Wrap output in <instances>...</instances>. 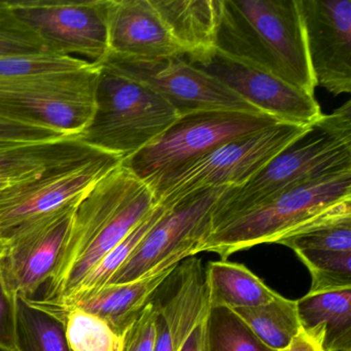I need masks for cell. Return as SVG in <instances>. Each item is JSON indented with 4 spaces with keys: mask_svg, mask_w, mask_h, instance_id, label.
<instances>
[{
    "mask_svg": "<svg viewBox=\"0 0 351 351\" xmlns=\"http://www.w3.org/2000/svg\"><path fill=\"white\" fill-rule=\"evenodd\" d=\"M203 324L204 322L193 330L180 351H205L204 324Z\"/></svg>",
    "mask_w": 351,
    "mask_h": 351,
    "instance_id": "e575fe53",
    "label": "cell"
},
{
    "mask_svg": "<svg viewBox=\"0 0 351 351\" xmlns=\"http://www.w3.org/2000/svg\"><path fill=\"white\" fill-rule=\"evenodd\" d=\"M311 276L309 291H332L351 287V252H295Z\"/></svg>",
    "mask_w": 351,
    "mask_h": 351,
    "instance_id": "f1b7e54d",
    "label": "cell"
},
{
    "mask_svg": "<svg viewBox=\"0 0 351 351\" xmlns=\"http://www.w3.org/2000/svg\"><path fill=\"white\" fill-rule=\"evenodd\" d=\"M156 342V311L149 302L123 335L122 351H155Z\"/></svg>",
    "mask_w": 351,
    "mask_h": 351,
    "instance_id": "4dcf8cb0",
    "label": "cell"
},
{
    "mask_svg": "<svg viewBox=\"0 0 351 351\" xmlns=\"http://www.w3.org/2000/svg\"><path fill=\"white\" fill-rule=\"evenodd\" d=\"M38 176L0 170V193L9 188V186H13V184H19V182H24V180H32V178H38Z\"/></svg>",
    "mask_w": 351,
    "mask_h": 351,
    "instance_id": "d590c367",
    "label": "cell"
},
{
    "mask_svg": "<svg viewBox=\"0 0 351 351\" xmlns=\"http://www.w3.org/2000/svg\"><path fill=\"white\" fill-rule=\"evenodd\" d=\"M295 301L302 330L322 351H351V287L308 291Z\"/></svg>",
    "mask_w": 351,
    "mask_h": 351,
    "instance_id": "ac0fdd59",
    "label": "cell"
},
{
    "mask_svg": "<svg viewBox=\"0 0 351 351\" xmlns=\"http://www.w3.org/2000/svg\"><path fill=\"white\" fill-rule=\"evenodd\" d=\"M178 117L171 104L147 86L100 65L93 114L80 138L123 161L155 141Z\"/></svg>",
    "mask_w": 351,
    "mask_h": 351,
    "instance_id": "277c9868",
    "label": "cell"
},
{
    "mask_svg": "<svg viewBox=\"0 0 351 351\" xmlns=\"http://www.w3.org/2000/svg\"><path fill=\"white\" fill-rule=\"evenodd\" d=\"M205 268L210 307H256L279 295L244 265L219 260L209 262Z\"/></svg>",
    "mask_w": 351,
    "mask_h": 351,
    "instance_id": "7402d4cb",
    "label": "cell"
},
{
    "mask_svg": "<svg viewBox=\"0 0 351 351\" xmlns=\"http://www.w3.org/2000/svg\"><path fill=\"white\" fill-rule=\"evenodd\" d=\"M79 201L32 221L0 244V273L14 295L34 300L53 278Z\"/></svg>",
    "mask_w": 351,
    "mask_h": 351,
    "instance_id": "4fadbf2b",
    "label": "cell"
},
{
    "mask_svg": "<svg viewBox=\"0 0 351 351\" xmlns=\"http://www.w3.org/2000/svg\"><path fill=\"white\" fill-rule=\"evenodd\" d=\"M80 136L44 143H0V170L38 176L97 153Z\"/></svg>",
    "mask_w": 351,
    "mask_h": 351,
    "instance_id": "44dd1931",
    "label": "cell"
},
{
    "mask_svg": "<svg viewBox=\"0 0 351 351\" xmlns=\"http://www.w3.org/2000/svg\"><path fill=\"white\" fill-rule=\"evenodd\" d=\"M310 69L332 95L351 92V0H298Z\"/></svg>",
    "mask_w": 351,
    "mask_h": 351,
    "instance_id": "9a60e30c",
    "label": "cell"
},
{
    "mask_svg": "<svg viewBox=\"0 0 351 351\" xmlns=\"http://www.w3.org/2000/svg\"><path fill=\"white\" fill-rule=\"evenodd\" d=\"M108 54L141 60L186 56L152 0H110Z\"/></svg>",
    "mask_w": 351,
    "mask_h": 351,
    "instance_id": "e0dca14e",
    "label": "cell"
},
{
    "mask_svg": "<svg viewBox=\"0 0 351 351\" xmlns=\"http://www.w3.org/2000/svg\"><path fill=\"white\" fill-rule=\"evenodd\" d=\"M51 54L42 38L0 0V59L38 57Z\"/></svg>",
    "mask_w": 351,
    "mask_h": 351,
    "instance_id": "f546056e",
    "label": "cell"
},
{
    "mask_svg": "<svg viewBox=\"0 0 351 351\" xmlns=\"http://www.w3.org/2000/svg\"><path fill=\"white\" fill-rule=\"evenodd\" d=\"M234 311L258 339L275 351L285 348L302 330L297 301L281 295L264 305Z\"/></svg>",
    "mask_w": 351,
    "mask_h": 351,
    "instance_id": "484cf974",
    "label": "cell"
},
{
    "mask_svg": "<svg viewBox=\"0 0 351 351\" xmlns=\"http://www.w3.org/2000/svg\"><path fill=\"white\" fill-rule=\"evenodd\" d=\"M174 267L176 265L167 270L131 282L106 285L94 293L63 305L75 306L102 318L117 334L123 337Z\"/></svg>",
    "mask_w": 351,
    "mask_h": 351,
    "instance_id": "d6986e66",
    "label": "cell"
},
{
    "mask_svg": "<svg viewBox=\"0 0 351 351\" xmlns=\"http://www.w3.org/2000/svg\"><path fill=\"white\" fill-rule=\"evenodd\" d=\"M277 351H322V348L315 339L301 330L285 348Z\"/></svg>",
    "mask_w": 351,
    "mask_h": 351,
    "instance_id": "836d02e7",
    "label": "cell"
},
{
    "mask_svg": "<svg viewBox=\"0 0 351 351\" xmlns=\"http://www.w3.org/2000/svg\"><path fill=\"white\" fill-rule=\"evenodd\" d=\"M229 188L205 189L165 206V213L108 285L131 282L157 274L199 254L210 234L215 204Z\"/></svg>",
    "mask_w": 351,
    "mask_h": 351,
    "instance_id": "9c48e42d",
    "label": "cell"
},
{
    "mask_svg": "<svg viewBox=\"0 0 351 351\" xmlns=\"http://www.w3.org/2000/svg\"><path fill=\"white\" fill-rule=\"evenodd\" d=\"M104 66L147 86L173 106L178 116L206 110L264 112L184 57L141 60L108 54Z\"/></svg>",
    "mask_w": 351,
    "mask_h": 351,
    "instance_id": "7c38bea8",
    "label": "cell"
},
{
    "mask_svg": "<svg viewBox=\"0 0 351 351\" xmlns=\"http://www.w3.org/2000/svg\"><path fill=\"white\" fill-rule=\"evenodd\" d=\"M29 301L63 322L71 350L122 351L123 337L117 334L102 318L75 306L42 299Z\"/></svg>",
    "mask_w": 351,
    "mask_h": 351,
    "instance_id": "cb8c5ba5",
    "label": "cell"
},
{
    "mask_svg": "<svg viewBox=\"0 0 351 351\" xmlns=\"http://www.w3.org/2000/svg\"><path fill=\"white\" fill-rule=\"evenodd\" d=\"M346 171H351L350 100L322 114L250 182L228 189L213 209L211 232L287 191Z\"/></svg>",
    "mask_w": 351,
    "mask_h": 351,
    "instance_id": "3957f363",
    "label": "cell"
},
{
    "mask_svg": "<svg viewBox=\"0 0 351 351\" xmlns=\"http://www.w3.org/2000/svg\"><path fill=\"white\" fill-rule=\"evenodd\" d=\"M215 48L314 95L298 0H217Z\"/></svg>",
    "mask_w": 351,
    "mask_h": 351,
    "instance_id": "7a4b0ae2",
    "label": "cell"
},
{
    "mask_svg": "<svg viewBox=\"0 0 351 351\" xmlns=\"http://www.w3.org/2000/svg\"><path fill=\"white\" fill-rule=\"evenodd\" d=\"M149 303L156 311L155 351H180L210 307L202 260L194 256L178 263Z\"/></svg>",
    "mask_w": 351,
    "mask_h": 351,
    "instance_id": "2e32d148",
    "label": "cell"
},
{
    "mask_svg": "<svg viewBox=\"0 0 351 351\" xmlns=\"http://www.w3.org/2000/svg\"><path fill=\"white\" fill-rule=\"evenodd\" d=\"M167 207L156 204V206L153 207L152 210L143 217V221L94 267L93 270L77 287L75 293L66 301L60 304L71 303L83 295H89L106 287L112 275L128 260L129 256L133 254L145 235L149 233V230L161 219Z\"/></svg>",
    "mask_w": 351,
    "mask_h": 351,
    "instance_id": "83f0119b",
    "label": "cell"
},
{
    "mask_svg": "<svg viewBox=\"0 0 351 351\" xmlns=\"http://www.w3.org/2000/svg\"><path fill=\"white\" fill-rule=\"evenodd\" d=\"M203 324L205 351H275L226 306L209 307Z\"/></svg>",
    "mask_w": 351,
    "mask_h": 351,
    "instance_id": "4316f807",
    "label": "cell"
},
{
    "mask_svg": "<svg viewBox=\"0 0 351 351\" xmlns=\"http://www.w3.org/2000/svg\"><path fill=\"white\" fill-rule=\"evenodd\" d=\"M155 206L151 190L122 163L108 172L77 202L66 247L42 300L66 301Z\"/></svg>",
    "mask_w": 351,
    "mask_h": 351,
    "instance_id": "6da1fadb",
    "label": "cell"
},
{
    "mask_svg": "<svg viewBox=\"0 0 351 351\" xmlns=\"http://www.w3.org/2000/svg\"><path fill=\"white\" fill-rule=\"evenodd\" d=\"M184 59L279 122L311 126L324 114L314 95L215 48L184 56Z\"/></svg>",
    "mask_w": 351,
    "mask_h": 351,
    "instance_id": "5bb4252c",
    "label": "cell"
},
{
    "mask_svg": "<svg viewBox=\"0 0 351 351\" xmlns=\"http://www.w3.org/2000/svg\"><path fill=\"white\" fill-rule=\"evenodd\" d=\"M121 163L119 156L97 152L3 190L0 193V244L32 221L79 201Z\"/></svg>",
    "mask_w": 351,
    "mask_h": 351,
    "instance_id": "30bf717a",
    "label": "cell"
},
{
    "mask_svg": "<svg viewBox=\"0 0 351 351\" xmlns=\"http://www.w3.org/2000/svg\"><path fill=\"white\" fill-rule=\"evenodd\" d=\"M69 136L51 127L0 121V143H44Z\"/></svg>",
    "mask_w": 351,
    "mask_h": 351,
    "instance_id": "1f68e13d",
    "label": "cell"
},
{
    "mask_svg": "<svg viewBox=\"0 0 351 351\" xmlns=\"http://www.w3.org/2000/svg\"><path fill=\"white\" fill-rule=\"evenodd\" d=\"M277 244L293 252H351V199L281 238Z\"/></svg>",
    "mask_w": 351,
    "mask_h": 351,
    "instance_id": "603a6c76",
    "label": "cell"
},
{
    "mask_svg": "<svg viewBox=\"0 0 351 351\" xmlns=\"http://www.w3.org/2000/svg\"><path fill=\"white\" fill-rule=\"evenodd\" d=\"M186 56L215 48L217 0H152Z\"/></svg>",
    "mask_w": 351,
    "mask_h": 351,
    "instance_id": "ffe728a7",
    "label": "cell"
},
{
    "mask_svg": "<svg viewBox=\"0 0 351 351\" xmlns=\"http://www.w3.org/2000/svg\"><path fill=\"white\" fill-rule=\"evenodd\" d=\"M99 67L27 77L0 75V121L51 127L80 136L93 114Z\"/></svg>",
    "mask_w": 351,
    "mask_h": 351,
    "instance_id": "ba28073f",
    "label": "cell"
},
{
    "mask_svg": "<svg viewBox=\"0 0 351 351\" xmlns=\"http://www.w3.org/2000/svg\"><path fill=\"white\" fill-rule=\"evenodd\" d=\"M351 199V171L342 172L287 191L213 230L200 252L226 260L235 252L281 238Z\"/></svg>",
    "mask_w": 351,
    "mask_h": 351,
    "instance_id": "5b68a950",
    "label": "cell"
},
{
    "mask_svg": "<svg viewBox=\"0 0 351 351\" xmlns=\"http://www.w3.org/2000/svg\"><path fill=\"white\" fill-rule=\"evenodd\" d=\"M110 0L9 1L16 15L48 47L51 54L101 65L108 55Z\"/></svg>",
    "mask_w": 351,
    "mask_h": 351,
    "instance_id": "8fae6325",
    "label": "cell"
},
{
    "mask_svg": "<svg viewBox=\"0 0 351 351\" xmlns=\"http://www.w3.org/2000/svg\"><path fill=\"white\" fill-rule=\"evenodd\" d=\"M310 126L277 123L254 134L219 145L151 186L156 204L169 206L205 189L238 188L250 182L271 160Z\"/></svg>",
    "mask_w": 351,
    "mask_h": 351,
    "instance_id": "52a82bcc",
    "label": "cell"
},
{
    "mask_svg": "<svg viewBox=\"0 0 351 351\" xmlns=\"http://www.w3.org/2000/svg\"><path fill=\"white\" fill-rule=\"evenodd\" d=\"M16 295L0 273V351H16Z\"/></svg>",
    "mask_w": 351,
    "mask_h": 351,
    "instance_id": "d6a6232c",
    "label": "cell"
},
{
    "mask_svg": "<svg viewBox=\"0 0 351 351\" xmlns=\"http://www.w3.org/2000/svg\"><path fill=\"white\" fill-rule=\"evenodd\" d=\"M16 351H73L64 324L50 312L16 295Z\"/></svg>",
    "mask_w": 351,
    "mask_h": 351,
    "instance_id": "d4e9b609",
    "label": "cell"
},
{
    "mask_svg": "<svg viewBox=\"0 0 351 351\" xmlns=\"http://www.w3.org/2000/svg\"><path fill=\"white\" fill-rule=\"evenodd\" d=\"M279 122L267 114L206 110L178 117L160 136L122 166L147 186L234 139L254 134Z\"/></svg>",
    "mask_w": 351,
    "mask_h": 351,
    "instance_id": "8992f818",
    "label": "cell"
}]
</instances>
